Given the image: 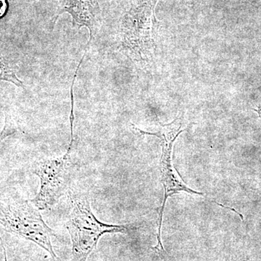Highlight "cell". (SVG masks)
I'll return each instance as SVG.
<instances>
[{"mask_svg":"<svg viewBox=\"0 0 261 261\" xmlns=\"http://www.w3.org/2000/svg\"><path fill=\"white\" fill-rule=\"evenodd\" d=\"M70 209L67 220V230L72 242V261H87L97 248L99 239L106 233H125L130 225H113L101 222L95 217L88 194L70 187L68 192Z\"/></svg>","mask_w":261,"mask_h":261,"instance_id":"obj_2","label":"cell"},{"mask_svg":"<svg viewBox=\"0 0 261 261\" xmlns=\"http://www.w3.org/2000/svg\"><path fill=\"white\" fill-rule=\"evenodd\" d=\"M19 70L18 62L0 54V81L10 82L17 87L25 89L23 82L18 77Z\"/></svg>","mask_w":261,"mask_h":261,"instance_id":"obj_7","label":"cell"},{"mask_svg":"<svg viewBox=\"0 0 261 261\" xmlns=\"http://www.w3.org/2000/svg\"><path fill=\"white\" fill-rule=\"evenodd\" d=\"M0 243H1V245L2 247H3V253H4V261H8V257H7L6 249H5L4 242H3V239H2L1 236H0Z\"/></svg>","mask_w":261,"mask_h":261,"instance_id":"obj_10","label":"cell"},{"mask_svg":"<svg viewBox=\"0 0 261 261\" xmlns=\"http://www.w3.org/2000/svg\"><path fill=\"white\" fill-rule=\"evenodd\" d=\"M259 192H260V193L261 194V187H260V190H259Z\"/></svg>","mask_w":261,"mask_h":261,"instance_id":"obj_12","label":"cell"},{"mask_svg":"<svg viewBox=\"0 0 261 261\" xmlns=\"http://www.w3.org/2000/svg\"><path fill=\"white\" fill-rule=\"evenodd\" d=\"M0 225L8 232L32 242L50 254L57 255L51 239L54 230L43 219L39 209L14 187L0 189Z\"/></svg>","mask_w":261,"mask_h":261,"instance_id":"obj_1","label":"cell"},{"mask_svg":"<svg viewBox=\"0 0 261 261\" xmlns=\"http://www.w3.org/2000/svg\"><path fill=\"white\" fill-rule=\"evenodd\" d=\"M8 9V0H0V18L6 14Z\"/></svg>","mask_w":261,"mask_h":261,"instance_id":"obj_9","label":"cell"},{"mask_svg":"<svg viewBox=\"0 0 261 261\" xmlns=\"http://www.w3.org/2000/svg\"><path fill=\"white\" fill-rule=\"evenodd\" d=\"M181 120L175 119L171 123L162 125L159 132H147L141 130L135 125L132 124L134 129L140 133L141 135L154 136V137H159L162 142V154L160 160V171H161V182L164 189V197H163L162 207L159 214L158 245L153 248L158 251L166 252L161 242V228H162L165 205L168 197L180 192H186L190 195H204L202 192H196L187 187L182 181L181 177L173 165V143L178 136L184 132V130L181 129Z\"/></svg>","mask_w":261,"mask_h":261,"instance_id":"obj_5","label":"cell"},{"mask_svg":"<svg viewBox=\"0 0 261 261\" xmlns=\"http://www.w3.org/2000/svg\"><path fill=\"white\" fill-rule=\"evenodd\" d=\"M60 7L58 15L67 12L72 15L73 23L79 28L87 27L90 32L91 42L97 34L100 23L97 0H61Z\"/></svg>","mask_w":261,"mask_h":261,"instance_id":"obj_6","label":"cell"},{"mask_svg":"<svg viewBox=\"0 0 261 261\" xmlns=\"http://www.w3.org/2000/svg\"><path fill=\"white\" fill-rule=\"evenodd\" d=\"M17 128L16 126L12 121L11 118L9 116H6L5 118V126L3 127V129L0 132V143L5 140L7 137L13 135L16 133Z\"/></svg>","mask_w":261,"mask_h":261,"instance_id":"obj_8","label":"cell"},{"mask_svg":"<svg viewBox=\"0 0 261 261\" xmlns=\"http://www.w3.org/2000/svg\"><path fill=\"white\" fill-rule=\"evenodd\" d=\"M158 1L138 0L122 20V46L136 61H149L155 50L161 25L154 11Z\"/></svg>","mask_w":261,"mask_h":261,"instance_id":"obj_3","label":"cell"},{"mask_svg":"<svg viewBox=\"0 0 261 261\" xmlns=\"http://www.w3.org/2000/svg\"><path fill=\"white\" fill-rule=\"evenodd\" d=\"M73 142H70L66 152L56 159L38 160L31 166V171L40 181L39 192L31 202L43 211L56 205L70 188L75 163L71 152Z\"/></svg>","mask_w":261,"mask_h":261,"instance_id":"obj_4","label":"cell"},{"mask_svg":"<svg viewBox=\"0 0 261 261\" xmlns=\"http://www.w3.org/2000/svg\"><path fill=\"white\" fill-rule=\"evenodd\" d=\"M254 111H255V112H257V114H258L259 116L261 118V106H259L258 107L254 109Z\"/></svg>","mask_w":261,"mask_h":261,"instance_id":"obj_11","label":"cell"}]
</instances>
